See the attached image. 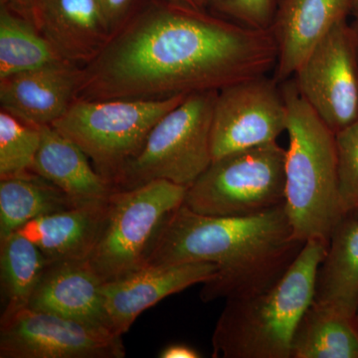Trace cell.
I'll return each mask as SVG.
<instances>
[{"instance_id": "cell-1", "label": "cell", "mask_w": 358, "mask_h": 358, "mask_svg": "<svg viewBox=\"0 0 358 358\" xmlns=\"http://www.w3.org/2000/svg\"><path fill=\"white\" fill-rule=\"evenodd\" d=\"M270 30L206 9L150 0L82 68L76 100H164L219 90L275 69Z\"/></svg>"}, {"instance_id": "cell-2", "label": "cell", "mask_w": 358, "mask_h": 358, "mask_svg": "<svg viewBox=\"0 0 358 358\" xmlns=\"http://www.w3.org/2000/svg\"><path fill=\"white\" fill-rule=\"evenodd\" d=\"M305 244L294 236L285 203L239 217L203 215L182 204L162 225L145 266L215 264L217 275L203 284L200 298L226 301L272 287Z\"/></svg>"}, {"instance_id": "cell-3", "label": "cell", "mask_w": 358, "mask_h": 358, "mask_svg": "<svg viewBox=\"0 0 358 358\" xmlns=\"http://www.w3.org/2000/svg\"><path fill=\"white\" fill-rule=\"evenodd\" d=\"M327 245L308 240L270 288L226 300L212 336L214 358H291L296 327L315 298Z\"/></svg>"}, {"instance_id": "cell-4", "label": "cell", "mask_w": 358, "mask_h": 358, "mask_svg": "<svg viewBox=\"0 0 358 358\" xmlns=\"http://www.w3.org/2000/svg\"><path fill=\"white\" fill-rule=\"evenodd\" d=\"M288 107L285 208L294 236L329 246L343 217L336 174V134L299 93L294 80L281 83Z\"/></svg>"}, {"instance_id": "cell-5", "label": "cell", "mask_w": 358, "mask_h": 358, "mask_svg": "<svg viewBox=\"0 0 358 358\" xmlns=\"http://www.w3.org/2000/svg\"><path fill=\"white\" fill-rule=\"evenodd\" d=\"M217 93L190 94L164 115L140 152L117 174L114 180L117 189L159 179L189 187L213 162L212 119Z\"/></svg>"}, {"instance_id": "cell-6", "label": "cell", "mask_w": 358, "mask_h": 358, "mask_svg": "<svg viewBox=\"0 0 358 358\" xmlns=\"http://www.w3.org/2000/svg\"><path fill=\"white\" fill-rule=\"evenodd\" d=\"M186 189L159 179L113 193L102 230L87 260L103 282L145 267L162 225L185 202Z\"/></svg>"}, {"instance_id": "cell-7", "label": "cell", "mask_w": 358, "mask_h": 358, "mask_svg": "<svg viewBox=\"0 0 358 358\" xmlns=\"http://www.w3.org/2000/svg\"><path fill=\"white\" fill-rule=\"evenodd\" d=\"M186 96L164 100H75L54 128L82 148L114 185L157 122Z\"/></svg>"}, {"instance_id": "cell-8", "label": "cell", "mask_w": 358, "mask_h": 358, "mask_svg": "<svg viewBox=\"0 0 358 358\" xmlns=\"http://www.w3.org/2000/svg\"><path fill=\"white\" fill-rule=\"evenodd\" d=\"M286 148L278 141L213 160L186 189L185 202L210 216L255 215L285 203Z\"/></svg>"}, {"instance_id": "cell-9", "label": "cell", "mask_w": 358, "mask_h": 358, "mask_svg": "<svg viewBox=\"0 0 358 358\" xmlns=\"http://www.w3.org/2000/svg\"><path fill=\"white\" fill-rule=\"evenodd\" d=\"M122 336L55 313H2L0 358H124Z\"/></svg>"}, {"instance_id": "cell-10", "label": "cell", "mask_w": 358, "mask_h": 358, "mask_svg": "<svg viewBox=\"0 0 358 358\" xmlns=\"http://www.w3.org/2000/svg\"><path fill=\"white\" fill-rule=\"evenodd\" d=\"M281 85L267 75L219 90L214 103L213 160L277 141L288 126Z\"/></svg>"}, {"instance_id": "cell-11", "label": "cell", "mask_w": 358, "mask_h": 358, "mask_svg": "<svg viewBox=\"0 0 358 358\" xmlns=\"http://www.w3.org/2000/svg\"><path fill=\"white\" fill-rule=\"evenodd\" d=\"M303 100L334 134L358 120V58L348 20L338 23L293 76Z\"/></svg>"}, {"instance_id": "cell-12", "label": "cell", "mask_w": 358, "mask_h": 358, "mask_svg": "<svg viewBox=\"0 0 358 358\" xmlns=\"http://www.w3.org/2000/svg\"><path fill=\"white\" fill-rule=\"evenodd\" d=\"M218 268L208 262L147 265L103 282L102 294L110 329L122 336L148 308L171 294L215 279Z\"/></svg>"}, {"instance_id": "cell-13", "label": "cell", "mask_w": 358, "mask_h": 358, "mask_svg": "<svg viewBox=\"0 0 358 358\" xmlns=\"http://www.w3.org/2000/svg\"><path fill=\"white\" fill-rule=\"evenodd\" d=\"M355 0H280L270 31L277 46L274 78L282 83L329 31L355 11Z\"/></svg>"}, {"instance_id": "cell-14", "label": "cell", "mask_w": 358, "mask_h": 358, "mask_svg": "<svg viewBox=\"0 0 358 358\" xmlns=\"http://www.w3.org/2000/svg\"><path fill=\"white\" fill-rule=\"evenodd\" d=\"M82 67L47 66L0 79L1 110L35 126L53 124L76 100Z\"/></svg>"}, {"instance_id": "cell-15", "label": "cell", "mask_w": 358, "mask_h": 358, "mask_svg": "<svg viewBox=\"0 0 358 358\" xmlns=\"http://www.w3.org/2000/svg\"><path fill=\"white\" fill-rule=\"evenodd\" d=\"M33 20L66 61L82 68L114 34L96 0H36Z\"/></svg>"}, {"instance_id": "cell-16", "label": "cell", "mask_w": 358, "mask_h": 358, "mask_svg": "<svg viewBox=\"0 0 358 358\" xmlns=\"http://www.w3.org/2000/svg\"><path fill=\"white\" fill-rule=\"evenodd\" d=\"M103 284L87 260L49 263L28 308L112 331L103 303Z\"/></svg>"}, {"instance_id": "cell-17", "label": "cell", "mask_w": 358, "mask_h": 358, "mask_svg": "<svg viewBox=\"0 0 358 358\" xmlns=\"http://www.w3.org/2000/svg\"><path fill=\"white\" fill-rule=\"evenodd\" d=\"M88 155L51 124L41 126V143L31 171L76 204L106 202L117 187L94 169Z\"/></svg>"}, {"instance_id": "cell-18", "label": "cell", "mask_w": 358, "mask_h": 358, "mask_svg": "<svg viewBox=\"0 0 358 358\" xmlns=\"http://www.w3.org/2000/svg\"><path fill=\"white\" fill-rule=\"evenodd\" d=\"M108 201L79 204L47 214L17 232L31 240L50 263L88 260L102 230Z\"/></svg>"}, {"instance_id": "cell-19", "label": "cell", "mask_w": 358, "mask_h": 358, "mask_svg": "<svg viewBox=\"0 0 358 358\" xmlns=\"http://www.w3.org/2000/svg\"><path fill=\"white\" fill-rule=\"evenodd\" d=\"M313 301L357 317L358 215H345L334 228L315 279Z\"/></svg>"}, {"instance_id": "cell-20", "label": "cell", "mask_w": 358, "mask_h": 358, "mask_svg": "<svg viewBox=\"0 0 358 358\" xmlns=\"http://www.w3.org/2000/svg\"><path fill=\"white\" fill-rule=\"evenodd\" d=\"M291 358H358L357 317L313 301L294 331Z\"/></svg>"}, {"instance_id": "cell-21", "label": "cell", "mask_w": 358, "mask_h": 358, "mask_svg": "<svg viewBox=\"0 0 358 358\" xmlns=\"http://www.w3.org/2000/svg\"><path fill=\"white\" fill-rule=\"evenodd\" d=\"M76 205L58 187L32 171L0 178V241L34 219Z\"/></svg>"}, {"instance_id": "cell-22", "label": "cell", "mask_w": 358, "mask_h": 358, "mask_svg": "<svg viewBox=\"0 0 358 358\" xmlns=\"http://www.w3.org/2000/svg\"><path fill=\"white\" fill-rule=\"evenodd\" d=\"M61 63L70 62L54 48L34 20L0 2V79Z\"/></svg>"}, {"instance_id": "cell-23", "label": "cell", "mask_w": 358, "mask_h": 358, "mask_svg": "<svg viewBox=\"0 0 358 358\" xmlns=\"http://www.w3.org/2000/svg\"><path fill=\"white\" fill-rule=\"evenodd\" d=\"M49 263L41 250L20 233H13L0 241L3 313L28 307Z\"/></svg>"}, {"instance_id": "cell-24", "label": "cell", "mask_w": 358, "mask_h": 358, "mask_svg": "<svg viewBox=\"0 0 358 358\" xmlns=\"http://www.w3.org/2000/svg\"><path fill=\"white\" fill-rule=\"evenodd\" d=\"M41 143V127L0 112V178L31 171Z\"/></svg>"}, {"instance_id": "cell-25", "label": "cell", "mask_w": 358, "mask_h": 358, "mask_svg": "<svg viewBox=\"0 0 358 358\" xmlns=\"http://www.w3.org/2000/svg\"><path fill=\"white\" fill-rule=\"evenodd\" d=\"M336 148L341 211L358 215V120L336 133Z\"/></svg>"}, {"instance_id": "cell-26", "label": "cell", "mask_w": 358, "mask_h": 358, "mask_svg": "<svg viewBox=\"0 0 358 358\" xmlns=\"http://www.w3.org/2000/svg\"><path fill=\"white\" fill-rule=\"evenodd\" d=\"M224 17L259 30H270L280 0H207Z\"/></svg>"}, {"instance_id": "cell-27", "label": "cell", "mask_w": 358, "mask_h": 358, "mask_svg": "<svg viewBox=\"0 0 358 358\" xmlns=\"http://www.w3.org/2000/svg\"><path fill=\"white\" fill-rule=\"evenodd\" d=\"M113 32L117 31L141 6V0H96Z\"/></svg>"}, {"instance_id": "cell-28", "label": "cell", "mask_w": 358, "mask_h": 358, "mask_svg": "<svg viewBox=\"0 0 358 358\" xmlns=\"http://www.w3.org/2000/svg\"><path fill=\"white\" fill-rule=\"evenodd\" d=\"M160 358H200L201 353L193 348L192 346L185 343H173L167 345L160 352Z\"/></svg>"}, {"instance_id": "cell-29", "label": "cell", "mask_w": 358, "mask_h": 358, "mask_svg": "<svg viewBox=\"0 0 358 358\" xmlns=\"http://www.w3.org/2000/svg\"><path fill=\"white\" fill-rule=\"evenodd\" d=\"M0 2L33 20L36 0H0Z\"/></svg>"}, {"instance_id": "cell-30", "label": "cell", "mask_w": 358, "mask_h": 358, "mask_svg": "<svg viewBox=\"0 0 358 358\" xmlns=\"http://www.w3.org/2000/svg\"><path fill=\"white\" fill-rule=\"evenodd\" d=\"M162 1L171 2V3L179 4L190 8L206 9L208 6L207 0H162Z\"/></svg>"}, {"instance_id": "cell-31", "label": "cell", "mask_w": 358, "mask_h": 358, "mask_svg": "<svg viewBox=\"0 0 358 358\" xmlns=\"http://www.w3.org/2000/svg\"><path fill=\"white\" fill-rule=\"evenodd\" d=\"M353 20L350 21V26L352 29L353 42H355V50L358 58V9L352 13Z\"/></svg>"}, {"instance_id": "cell-32", "label": "cell", "mask_w": 358, "mask_h": 358, "mask_svg": "<svg viewBox=\"0 0 358 358\" xmlns=\"http://www.w3.org/2000/svg\"><path fill=\"white\" fill-rule=\"evenodd\" d=\"M357 9H358V0H355V11L357 10ZM355 11H353V13H355Z\"/></svg>"}, {"instance_id": "cell-33", "label": "cell", "mask_w": 358, "mask_h": 358, "mask_svg": "<svg viewBox=\"0 0 358 358\" xmlns=\"http://www.w3.org/2000/svg\"><path fill=\"white\" fill-rule=\"evenodd\" d=\"M357 322H358V310H357Z\"/></svg>"}]
</instances>
